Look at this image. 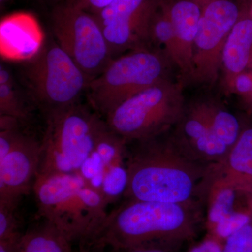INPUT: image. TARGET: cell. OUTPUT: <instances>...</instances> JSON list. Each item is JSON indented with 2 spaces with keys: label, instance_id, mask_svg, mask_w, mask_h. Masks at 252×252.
<instances>
[{
  "label": "cell",
  "instance_id": "cell-1",
  "mask_svg": "<svg viewBox=\"0 0 252 252\" xmlns=\"http://www.w3.org/2000/svg\"><path fill=\"white\" fill-rule=\"evenodd\" d=\"M128 184L124 199L206 205L219 180V166L190 157L171 130L127 144Z\"/></svg>",
  "mask_w": 252,
  "mask_h": 252
},
{
  "label": "cell",
  "instance_id": "cell-2",
  "mask_svg": "<svg viewBox=\"0 0 252 252\" xmlns=\"http://www.w3.org/2000/svg\"><path fill=\"white\" fill-rule=\"evenodd\" d=\"M203 203H169L124 199L108 213L91 242L100 249L171 243L190 238L203 221ZM88 243V242H87Z\"/></svg>",
  "mask_w": 252,
  "mask_h": 252
},
{
  "label": "cell",
  "instance_id": "cell-3",
  "mask_svg": "<svg viewBox=\"0 0 252 252\" xmlns=\"http://www.w3.org/2000/svg\"><path fill=\"white\" fill-rule=\"evenodd\" d=\"M38 214L72 243H91L108 215V204L79 173L37 175L32 187Z\"/></svg>",
  "mask_w": 252,
  "mask_h": 252
},
{
  "label": "cell",
  "instance_id": "cell-4",
  "mask_svg": "<svg viewBox=\"0 0 252 252\" xmlns=\"http://www.w3.org/2000/svg\"><path fill=\"white\" fill-rule=\"evenodd\" d=\"M243 126L220 98L205 94L186 101L171 132L190 157L220 167L238 140Z\"/></svg>",
  "mask_w": 252,
  "mask_h": 252
},
{
  "label": "cell",
  "instance_id": "cell-5",
  "mask_svg": "<svg viewBox=\"0 0 252 252\" xmlns=\"http://www.w3.org/2000/svg\"><path fill=\"white\" fill-rule=\"evenodd\" d=\"M173 66L165 53L156 46L131 50L114 58L88 86L91 108L104 119L129 97L170 78Z\"/></svg>",
  "mask_w": 252,
  "mask_h": 252
},
{
  "label": "cell",
  "instance_id": "cell-6",
  "mask_svg": "<svg viewBox=\"0 0 252 252\" xmlns=\"http://www.w3.org/2000/svg\"><path fill=\"white\" fill-rule=\"evenodd\" d=\"M46 120L37 175L79 172L92 153L105 121L79 104L51 113Z\"/></svg>",
  "mask_w": 252,
  "mask_h": 252
},
{
  "label": "cell",
  "instance_id": "cell-7",
  "mask_svg": "<svg viewBox=\"0 0 252 252\" xmlns=\"http://www.w3.org/2000/svg\"><path fill=\"white\" fill-rule=\"evenodd\" d=\"M184 86L180 79H164L119 104L104 121L127 144L166 132L178 122L185 107Z\"/></svg>",
  "mask_w": 252,
  "mask_h": 252
},
{
  "label": "cell",
  "instance_id": "cell-8",
  "mask_svg": "<svg viewBox=\"0 0 252 252\" xmlns=\"http://www.w3.org/2000/svg\"><path fill=\"white\" fill-rule=\"evenodd\" d=\"M25 79L32 97L46 116L79 104L91 81L54 39L26 61Z\"/></svg>",
  "mask_w": 252,
  "mask_h": 252
},
{
  "label": "cell",
  "instance_id": "cell-9",
  "mask_svg": "<svg viewBox=\"0 0 252 252\" xmlns=\"http://www.w3.org/2000/svg\"><path fill=\"white\" fill-rule=\"evenodd\" d=\"M55 40L91 81L113 59L108 43L94 14L66 2L53 10Z\"/></svg>",
  "mask_w": 252,
  "mask_h": 252
},
{
  "label": "cell",
  "instance_id": "cell-10",
  "mask_svg": "<svg viewBox=\"0 0 252 252\" xmlns=\"http://www.w3.org/2000/svg\"><path fill=\"white\" fill-rule=\"evenodd\" d=\"M243 9L240 0H213L203 6L194 42L190 84L208 87L217 84L225 41Z\"/></svg>",
  "mask_w": 252,
  "mask_h": 252
},
{
  "label": "cell",
  "instance_id": "cell-11",
  "mask_svg": "<svg viewBox=\"0 0 252 252\" xmlns=\"http://www.w3.org/2000/svg\"><path fill=\"white\" fill-rule=\"evenodd\" d=\"M159 0H114L94 14L108 43L113 59L131 50L152 46L149 23Z\"/></svg>",
  "mask_w": 252,
  "mask_h": 252
},
{
  "label": "cell",
  "instance_id": "cell-12",
  "mask_svg": "<svg viewBox=\"0 0 252 252\" xmlns=\"http://www.w3.org/2000/svg\"><path fill=\"white\" fill-rule=\"evenodd\" d=\"M41 141L24 135L0 157V203L19 204L32 189L41 160Z\"/></svg>",
  "mask_w": 252,
  "mask_h": 252
},
{
  "label": "cell",
  "instance_id": "cell-13",
  "mask_svg": "<svg viewBox=\"0 0 252 252\" xmlns=\"http://www.w3.org/2000/svg\"><path fill=\"white\" fill-rule=\"evenodd\" d=\"M173 26L179 56L177 66L184 86L191 83L193 46L203 6L192 0H164Z\"/></svg>",
  "mask_w": 252,
  "mask_h": 252
},
{
  "label": "cell",
  "instance_id": "cell-14",
  "mask_svg": "<svg viewBox=\"0 0 252 252\" xmlns=\"http://www.w3.org/2000/svg\"><path fill=\"white\" fill-rule=\"evenodd\" d=\"M44 42L42 30L32 15L15 13L1 20L0 49L4 59L26 62L39 53Z\"/></svg>",
  "mask_w": 252,
  "mask_h": 252
},
{
  "label": "cell",
  "instance_id": "cell-15",
  "mask_svg": "<svg viewBox=\"0 0 252 252\" xmlns=\"http://www.w3.org/2000/svg\"><path fill=\"white\" fill-rule=\"evenodd\" d=\"M252 63V17L244 6L238 21L230 31L221 57L220 84L226 95L233 94V83Z\"/></svg>",
  "mask_w": 252,
  "mask_h": 252
},
{
  "label": "cell",
  "instance_id": "cell-16",
  "mask_svg": "<svg viewBox=\"0 0 252 252\" xmlns=\"http://www.w3.org/2000/svg\"><path fill=\"white\" fill-rule=\"evenodd\" d=\"M127 143L104 124L92 153L79 173L99 192L104 174L112 167L126 162Z\"/></svg>",
  "mask_w": 252,
  "mask_h": 252
},
{
  "label": "cell",
  "instance_id": "cell-17",
  "mask_svg": "<svg viewBox=\"0 0 252 252\" xmlns=\"http://www.w3.org/2000/svg\"><path fill=\"white\" fill-rule=\"evenodd\" d=\"M72 242L48 220L23 234L18 252H72Z\"/></svg>",
  "mask_w": 252,
  "mask_h": 252
},
{
  "label": "cell",
  "instance_id": "cell-18",
  "mask_svg": "<svg viewBox=\"0 0 252 252\" xmlns=\"http://www.w3.org/2000/svg\"><path fill=\"white\" fill-rule=\"evenodd\" d=\"M151 44L162 50L177 68L179 56L176 46L173 26L164 0H159L149 23Z\"/></svg>",
  "mask_w": 252,
  "mask_h": 252
},
{
  "label": "cell",
  "instance_id": "cell-19",
  "mask_svg": "<svg viewBox=\"0 0 252 252\" xmlns=\"http://www.w3.org/2000/svg\"><path fill=\"white\" fill-rule=\"evenodd\" d=\"M233 174L252 177V126H243L238 140L224 163L220 167L219 180Z\"/></svg>",
  "mask_w": 252,
  "mask_h": 252
},
{
  "label": "cell",
  "instance_id": "cell-20",
  "mask_svg": "<svg viewBox=\"0 0 252 252\" xmlns=\"http://www.w3.org/2000/svg\"><path fill=\"white\" fill-rule=\"evenodd\" d=\"M0 116L18 119L22 124L31 117V109L15 85L14 77L4 65L0 66Z\"/></svg>",
  "mask_w": 252,
  "mask_h": 252
},
{
  "label": "cell",
  "instance_id": "cell-21",
  "mask_svg": "<svg viewBox=\"0 0 252 252\" xmlns=\"http://www.w3.org/2000/svg\"><path fill=\"white\" fill-rule=\"evenodd\" d=\"M18 207V204L0 203V240L21 233Z\"/></svg>",
  "mask_w": 252,
  "mask_h": 252
},
{
  "label": "cell",
  "instance_id": "cell-22",
  "mask_svg": "<svg viewBox=\"0 0 252 252\" xmlns=\"http://www.w3.org/2000/svg\"><path fill=\"white\" fill-rule=\"evenodd\" d=\"M222 252H252V222L226 239Z\"/></svg>",
  "mask_w": 252,
  "mask_h": 252
},
{
  "label": "cell",
  "instance_id": "cell-23",
  "mask_svg": "<svg viewBox=\"0 0 252 252\" xmlns=\"http://www.w3.org/2000/svg\"><path fill=\"white\" fill-rule=\"evenodd\" d=\"M250 222H251V217L248 214L235 212L217 223L215 225V231L220 238L227 239Z\"/></svg>",
  "mask_w": 252,
  "mask_h": 252
},
{
  "label": "cell",
  "instance_id": "cell-24",
  "mask_svg": "<svg viewBox=\"0 0 252 252\" xmlns=\"http://www.w3.org/2000/svg\"><path fill=\"white\" fill-rule=\"evenodd\" d=\"M233 94L239 96L246 108L250 109L252 100V70L248 69L235 77Z\"/></svg>",
  "mask_w": 252,
  "mask_h": 252
},
{
  "label": "cell",
  "instance_id": "cell-25",
  "mask_svg": "<svg viewBox=\"0 0 252 252\" xmlns=\"http://www.w3.org/2000/svg\"><path fill=\"white\" fill-rule=\"evenodd\" d=\"M170 246L162 243H147L127 248H111L109 252H171Z\"/></svg>",
  "mask_w": 252,
  "mask_h": 252
},
{
  "label": "cell",
  "instance_id": "cell-26",
  "mask_svg": "<svg viewBox=\"0 0 252 252\" xmlns=\"http://www.w3.org/2000/svg\"><path fill=\"white\" fill-rule=\"evenodd\" d=\"M114 0H67V2L95 14L112 3Z\"/></svg>",
  "mask_w": 252,
  "mask_h": 252
},
{
  "label": "cell",
  "instance_id": "cell-27",
  "mask_svg": "<svg viewBox=\"0 0 252 252\" xmlns=\"http://www.w3.org/2000/svg\"><path fill=\"white\" fill-rule=\"evenodd\" d=\"M23 235L21 232L9 238L0 240V252H18Z\"/></svg>",
  "mask_w": 252,
  "mask_h": 252
},
{
  "label": "cell",
  "instance_id": "cell-28",
  "mask_svg": "<svg viewBox=\"0 0 252 252\" xmlns=\"http://www.w3.org/2000/svg\"><path fill=\"white\" fill-rule=\"evenodd\" d=\"M189 252H222V248L217 242L207 240L192 249Z\"/></svg>",
  "mask_w": 252,
  "mask_h": 252
},
{
  "label": "cell",
  "instance_id": "cell-29",
  "mask_svg": "<svg viewBox=\"0 0 252 252\" xmlns=\"http://www.w3.org/2000/svg\"><path fill=\"white\" fill-rule=\"evenodd\" d=\"M103 249L97 248L92 244L85 241L79 242V252H102Z\"/></svg>",
  "mask_w": 252,
  "mask_h": 252
},
{
  "label": "cell",
  "instance_id": "cell-30",
  "mask_svg": "<svg viewBox=\"0 0 252 252\" xmlns=\"http://www.w3.org/2000/svg\"><path fill=\"white\" fill-rule=\"evenodd\" d=\"M192 1H195V2L198 3L199 4L203 6L204 5L210 2V1H213V0H192Z\"/></svg>",
  "mask_w": 252,
  "mask_h": 252
},
{
  "label": "cell",
  "instance_id": "cell-31",
  "mask_svg": "<svg viewBox=\"0 0 252 252\" xmlns=\"http://www.w3.org/2000/svg\"><path fill=\"white\" fill-rule=\"evenodd\" d=\"M245 8L248 10L249 14H250V16H251V17H252V2H250L248 6H245Z\"/></svg>",
  "mask_w": 252,
  "mask_h": 252
},
{
  "label": "cell",
  "instance_id": "cell-32",
  "mask_svg": "<svg viewBox=\"0 0 252 252\" xmlns=\"http://www.w3.org/2000/svg\"><path fill=\"white\" fill-rule=\"evenodd\" d=\"M240 1H242L244 6H248L250 2H252V0H240Z\"/></svg>",
  "mask_w": 252,
  "mask_h": 252
},
{
  "label": "cell",
  "instance_id": "cell-33",
  "mask_svg": "<svg viewBox=\"0 0 252 252\" xmlns=\"http://www.w3.org/2000/svg\"><path fill=\"white\" fill-rule=\"evenodd\" d=\"M8 1H9V0H0V4H1V6H2V5L6 4Z\"/></svg>",
  "mask_w": 252,
  "mask_h": 252
},
{
  "label": "cell",
  "instance_id": "cell-34",
  "mask_svg": "<svg viewBox=\"0 0 252 252\" xmlns=\"http://www.w3.org/2000/svg\"><path fill=\"white\" fill-rule=\"evenodd\" d=\"M250 69H252V63L251 64V66H250ZM249 111H250V112H252V100L251 102V104H250V109H249Z\"/></svg>",
  "mask_w": 252,
  "mask_h": 252
}]
</instances>
